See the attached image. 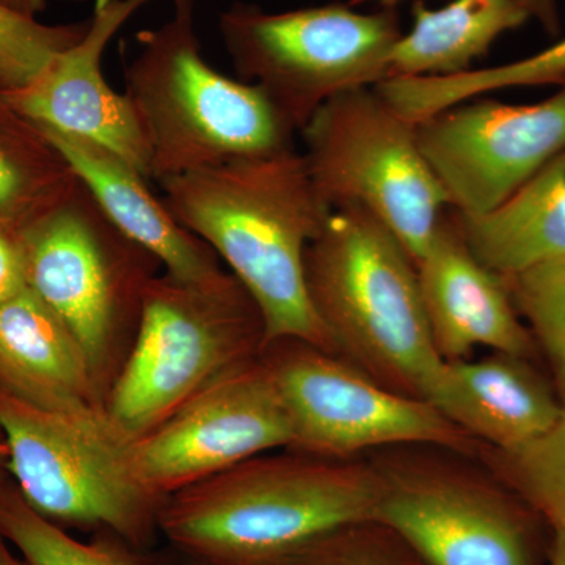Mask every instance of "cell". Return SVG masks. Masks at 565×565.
Masks as SVG:
<instances>
[{
  "label": "cell",
  "instance_id": "cell-17",
  "mask_svg": "<svg viewBox=\"0 0 565 565\" xmlns=\"http://www.w3.org/2000/svg\"><path fill=\"white\" fill-rule=\"evenodd\" d=\"M107 218L151 253L163 274L181 281H206L222 274L218 256L174 218L148 180L117 152L85 137L39 126Z\"/></svg>",
  "mask_w": 565,
  "mask_h": 565
},
{
  "label": "cell",
  "instance_id": "cell-27",
  "mask_svg": "<svg viewBox=\"0 0 565 565\" xmlns=\"http://www.w3.org/2000/svg\"><path fill=\"white\" fill-rule=\"evenodd\" d=\"M274 565H427L392 527L375 519L348 523Z\"/></svg>",
  "mask_w": 565,
  "mask_h": 565
},
{
  "label": "cell",
  "instance_id": "cell-20",
  "mask_svg": "<svg viewBox=\"0 0 565 565\" xmlns=\"http://www.w3.org/2000/svg\"><path fill=\"white\" fill-rule=\"evenodd\" d=\"M412 17L390 55L388 79L462 74L500 36L533 20L520 0H452L437 10L418 0Z\"/></svg>",
  "mask_w": 565,
  "mask_h": 565
},
{
  "label": "cell",
  "instance_id": "cell-24",
  "mask_svg": "<svg viewBox=\"0 0 565 565\" xmlns=\"http://www.w3.org/2000/svg\"><path fill=\"white\" fill-rule=\"evenodd\" d=\"M476 457L553 531H565V399L563 414L544 437L515 451L479 445Z\"/></svg>",
  "mask_w": 565,
  "mask_h": 565
},
{
  "label": "cell",
  "instance_id": "cell-8",
  "mask_svg": "<svg viewBox=\"0 0 565 565\" xmlns=\"http://www.w3.org/2000/svg\"><path fill=\"white\" fill-rule=\"evenodd\" d=\"M218 32L241 81L263 88L297 132L333 96L388 79L403 36L396 10L340 3L267 11L234 2L218 14Z\"/></svg>",
  "mask_w": 565,
  "mask_h": 565
},
{
  "label": "cell",
  "instance_id": "cell-16",
  "mask_svg": "<svg viewBox=\"0 0 565 565\" xmlns=\"http://www.w3.org/2000/svg\"><path fill=\"white\" fill-rule=\"evenodd\" d=\"M430 404L479 444L515 451L544 437L564 401L533 359L490 352L445 362Z\"/></svg>",
  "mask_w": 565,
  "mask_h": 565
},
{
  "label": "cell",
  "instance_id": "cell-36",
  "mask_svg": "<svg viewBox=\"0 0 565 565\" xmlns=\"http://www.w3.org/2000/svg\"><path fill=\"white\" fill-rule=\"evenodd\" d=\"M70 2H88V0H70ZM173 2V0H172Z\"/></svg>",
  "mask_w": 565,
  "mask_h": 565
},
{
  "label": "cell",
  "instance_id": "cell-32",
  "mask_svg": "<svg viewBox=\"0 0 565 565\" xmlns=\"http://www.w3.org/2000/svg\"><path fill=\"white\" fill-rule=\"evenodd\" d=\"M0 565H28L13 555L9 542L2 534H0Z\"/></svg>",
  "mask_w": 565,
  "mask_h": 565
},
{
  "label": "cell",
  "instance_id": "cell-9",
  "mask_svg": "<svg viewBox=\"0 0 565 565\" xmlns=\"http://www.w3.org/2000/svg\"><path fill=\"white\" fill-rule=\"evenodd\" d=\"M9 476L33 511L65 530L111 533L147 550L166 500L129 473L106 415L44 411L0 390Z\"/></svg>",
  "mask_w": 565,
  "mask_h": 565
},
{
  "label": "cell",
  "instance_id": "cell-19",
  "mask_svg": "<svg viewBox=\"0 0 565 565\" xmlns=\"http://www.w3.org/2000/svg\"><path fill=\"white\" fill-rule=\"evenodd\" d=\"M451 215L471 255L503 280L565 258V150L493 210Z\"/></svg>",
  "mask_w": 565,
  "mask_h": 565
},
{
  "label": "cell",
  "instance_id": "cell-31",
  "mask_svg": "<svg viewBox=\"0 0 565 565\" xmlns=\"http://www.w3.org/2000/svg\"><path fill=\"white\" fill-rule=\"evenodd\" d=\"M546 565H565V531H553Z\"/></svg>",
  "mask_w": 565,
  "mask_h": 565
},
{
  "label": "cell",
  "instance_id": "cell-7",
  "mask_svg": "<svg viewBox=\"0 0 565 565\" xmlns=\"http://www.w3.org/2000/svg\"><path fill=\"white\" fill-rule=\"evenodd\" d=\"M364 457L377 476L373 519L427 565H537L534 509L478 457L430 445Z\"/></svg>",
  "mask_w": 565,
  "mask_h": 565
},
{
  "label": "cell",
  "instance_id": "cell-30",
  "mask_svg": "<svg viewBox=\"0 0 565 565\" xmlns=\"http://www.w3.org/2000/svg\"><path fill=\"white\" fill-rule=\"evenodd\" d=\"M0 2L10 7V9L20 11V13L39 18L41 11L46 9L47 0H0Z\"/></svg>",
  "mask_w": 565,
  "mask_h": 565
},
{
  "label": "cell",
  "instance_id": "cell-10",
  "mask_svg": "<svg viewBox=\"0 0 565 565\" xmlns=\"http://www.w3.org/2000/svg\"><path fill=\"white\" fill-rule=\"evenodd\" d=\"M305 162L332 211L360 206L423 258L449 207L424 158L415 125L401 118L373 87L333 96L302 129Z\"/></svg>",
  "mask_w": 565,
  "mask_h": 565
},
{
  "label": "cell",
  "instance_id": "cell-35",
  "mask_svg": "<svg viewBox=\"0 0 565 565\" xmlns=\"http://www.w3.org/2000/svg\"><path fill=\"white\" fill-rule=\"evenodd\" d=\"M184 565H204V564L195 563V561L185 559Z\"/></svg>",
  "mask_w": 565,
  "mask_h": 565
},
{
  "label": "cell",
  "instance_id": "cell-5",
  "mask_svg": "<svg viewBox=\"0 0 565 565\" xmlns=\"http://www.w3.org/2000/svg\"><path fill=\"white\" fill-rule=\"evenodd\" d=\"M264 340L262 311L233 274L199 282L156 275L104 415L122 440L140 437L215 379L262 356Z\"/></svg>",
  "mask_w": 565,
  "mask_h": 565
},
{
  "label": "cell",
  "instance_id": "cell-28",
  "mask_svg": "<svg viewBox=\"0 0 565 565\" xmlns=\"http://www.w3.org/2000/svg\"><path fill=\"white\" fill-rule=\"evenodd\" d=\"M28 288L20 233L0 223V307Z\"/></svg>",
  "mask_w": 565,
  "mask_h": 565
},
{
  "label": "cell",
  "instance_id": "cell-3",
  "mask_svg": "<svg viewBox=\"0 0 565 565\" xmlns=\"http://www.w3.org/2000/svg\"><path fill=\"white\" fill-rule=\"evenodd\" d=\"M308 294L333 353L393 392L430 404L435 348L414 259L360 206L333 211L305 253Z\"/></svg>",
  "mask_w": 565,
  "mask_h": 565
},
{
  "label": "cell",
  "instance_id": "cell-26",
  "mask_svg": "<svg viewBox=\"0 0 565 565\" xmlns=\"http://www.w3.org/2000/svg\"><path fill=\"white\" fill-rule=\"evenodd\" d=\"M87 29V21L46 24L0 2V95L21 90L68 50Z\"/></svg>",
  "mask_w": 565,
  "mask_h": 565
},
{
  "label": "cell",
  "instance_id": "cell-33",
  "mask_svg": "<svg viewBox=\"0 0 565 565\" xmlns=\"http://www.w3.org/2000/svg\"><path fill=\"white\" fill-rule=\"evenodd\" d=\"M7 465H9V449H7L6 437H3L2 430H0V482L9 478Z\"/></svg>",
  "mask_w": 565,
  "mask_h": 565
},
{
  "label": "cell",
  "instance_id": "cell-13",
  "mask_svg": "<svg viewBox=\"0 0 565 565\" xmlns=\"http://www.w3.org/2000/svg\"><path fill=\"white\" fill-rule=\"evenodd\" d=\"M415 134L449 207L482 214L565 150V82L534 104H457L416 122Z\"/></svg>",
  "mask_w": 565,
  "mask_h": 565
},
{
  "label": "cell",
  "instance_id": "cell-2",
  "mask_svg": "<svg viewBox=\"0 0 565 565\" xmlns=\"http://www.w3.org/2000/svg\"><path fill=\"white\" fill-rule=\"evenodd\" d=\"M377 476L366 457L278 449L170 494L159 533L204 565H274L321 535L373 519Z\"/></svg>",
  "mask_w": 565,
  "mask_h": 565
},
{
  "label": "cell",
  "instance_id": "cell-29",
  "mask_svg": "<svg viewBox=\"0 0 565 565\" xmlns=\"http://www.w3.org/2000/svg\"><path fill=\"white\" fill-rule=\"evenodd\" d=\"M530 11L533 20L541 22L550 35H557L561 31L559 11L556 0H520Z\"/></svg>",
  "mask_w": 565,
  "mask_h": 565
},
{
  "label": "cell",
  "instance_id": "cell-23",
  "mask_svg": "<svg viewBox=\"0 0 565 565\" xmlns=\"http://www.w3.org/2000/svg\"><path fill=\"white\" fill-rule=\"evenodd\" d=\"M0 534L28 565H159L147 550L106 531L90 541L74 537L36 514L10 476L0 482Z\"/></svg>",
  "mask_w": 565,
  "mask_h": 565
},
{
  "label": "cell",
  "instance_id": "cell-4",
  "mask_svg": "<svg viewBox=\"0 0 565 565\" xmlns=\"http://www.w3.org/2000/svg\"><path fill=\"white\" fill-rule=\"evenodd\" d=\"M136 40L125 93L147 139L150 180L294 150L296 128L266 92L204 58L195 0H173V17Z\"/></svg>",
  "mask_w": 565,
  "mask_h": 565
},
{
  "label": "cell",
  "instance_id": "cell-21",
  "mask_svg": "<svg viewBox=\"0 0 565 565\" xmlns=\"http://www.w3.org/2000/svg\"><path fill=\"white\" fill-rule=\"evenodd\" d=\"M77 182L39 126L0 96V223L20 233L61 203Z\"/></svg>",
  "mask_w": 565,
  "mask_h": 565
},
{
  "label": "cell",
  "instance_id": "cell-1",
  "mask_svg": "<svg viewBox=\"0 0 565 565\" xmlns=\"http://www.w3.org/2000/svg\"><path fill=\"white\" fill-rule=\"evenodd\" d=\"M159 185L174 218L228 264L258 305L264 348L300 340L333 353L305 274L308 245L333 211L316 191L302 152L239 159Z\"/></svg>",
  "mask_w": 565,
  "mask_h": 565
},
{
  "label": "cell",
  "instance_id": "cell-22",
  "mask_svg": "<svg viewBox=\"0 0 565 565\" xmlns=\"http://www.w3.org/2000/svg\"><path fill=\"white\" fill-rule=\"evenodd\" d=\"M564 82L565 36L537 54L493 68L446 77H396L386 87V98L401 117L416 125L486 93L539 85L559 87Z\"/></svg>",
  "mask_w": 565,
  "mask_h": 565
},
{
  "label": "cell",
  "instance_id": "cell-18",
  "mask_svg": "<svg viewBox=\"0 0 565 565\" xmlns=\"http://www.w3.org/2000/svg\"><path fill=\"white\" fill-rule=\"evenodd\" d=\"M0 390L44 411L104 414L84 349L29 288L0 307Z\"/></svg>",
  "mask_w": 565,
  "mask_h": 565
},
{
  "label": "cell",
  "instance_id": "cell-34",
  "mask_svg": "<svg viewBox=\"0 0 565 565\" xmlns=\"http://www.w3.org/2000/svg\"><path fill=\"white\" fill-rule=\"evenodd\" d=\"M355 2H367V0H355ZM371 2H377L382 9L394 10L401 0H371Z\"/></svg>",
  "mask_w": 565,
  "mask_h": 565
},
{
  "label": "cell",
  "instance_id": "cell-12",
  "mask_svg": "<svg viewBox=\"0 0 565 565\" xmlns=\"http://www.w3.org/2000/svg\"><path fill=\"white\" fill-rule=\"evenodd\" d=\"M291 445V419L262 353L215 379L148 433L122 441V457L147 492L167 500Z\"/></svg>",
  "mask_w": 565,
  "mask_h": 565
},
{
  "label": "cell",
  "instance_id": "cell-14",
  "mask_svg": "<svg viewBox=\"0 0 565 565\" xmlns=\"http://www.w3.org/2000/svg\"><path fill=\"white\" fill-rule=\"evenodd\" d=\"M152 2L93 0L82 39L31 84L0 96L33 125L109 148L150 181V152L139 117L128 95L115 92L106 81L103 61L111 40Z\"/></svg>",
  "mask_w": 565,
  "mask_h": 565
},
{
  "label": "cell",
  "instance_id": "cell-6",
  "mask_svg": "<svg viewBox=\"0 0 565 565\" xmlns=\"http://www.w3.org/2000/svg\"><path fill=\"white\" fill-rule=\"evenodd\" d=\"M20 245L28 288L68 327L106 399L161 264L107 218L81 181L21 230Z\"/></svg>",
  "mask_w": 565,
  "mask_h": 565
},
{
  "label": "cell",
  "instance_id": "cell-11",
  "mask_svg": "<svg viewBox=\"0 0 565 565\" xmlns=\"http://www.w3.org/2000/svg\"><path fill=\"white\" fill-rule=\"evenodd\" d=\"M288 411L294 451L359 459L393 446L430 445L478 456L479 441L433 404L367 377L338 356L300 340L263 351Z\"/></svg>",
  "mask_w": 565,
  "mask_h": 565
},
{
  "label": "cell",
  "instance_id": "cell-15",
  "mask_svg": "<svg viewBox=\"0 0 565 565\" xmlns=\"http://www.w3.org/2000/svg\"><path fill=\"white\" fill-rule=\"evenodd\" d=\"M416 273L430 334L445 362L470 359L481 348L534 359L537 345L511 294L468 250L451 207L416 263Z\"/></svg>",
  "mask_w": 565,
  "mask_h": 565
},
{
  "label": "cell",
  "instance_id": "cell-25",
  "mask_svg": "<svg viewBox=\"0 0 565 565\" xmlns=\"http://www.w3.org/2000/svg\"><path fill=\"white\" fill-rule=\"evenodd\" d=\"M503 280V278H501ZM520 318L544 353L557 393L565 399V258L504 278Z\"/></svg>",
  "mask_w": 565,
  "mask_h": 565
}]
</instances>
